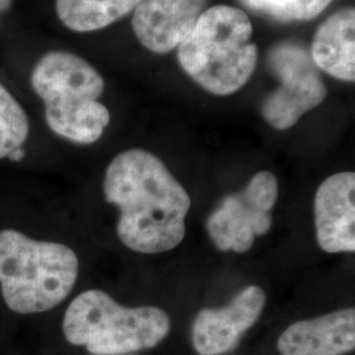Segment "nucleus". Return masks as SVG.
<instances>
[{
    "label": "nucleus",
    "instance_id": "1",
    "mask_svg": "<svg viewBox=\"0 0 355 355\" xmlns=\"http://www.w3.org/2000/svg\"><path fill=\"white\" fill-rule=\"evenodd\" d=\"M103 190L105 200L120 209L117 236L130 250L165 253L183 241L190 195L152 153L117 154L107 167Z\"/></svg>",
    "mask_w": 355,
    "mask_h": 355
},
{
    "label": "nucleus",
    "instance_id": "2",
    "mask_svg": "<svg viewBox=\"0 0 355 355\" xmlns=\"http://www.w3.org/2000/svg\"><path fill=\"white\" fill-rule=\"evenodd\" d=\"M31 86L44 103L46 124L57 136L79 145L102 137L111 114L99 102L105 82L89 61L71 51H48L33 66Z\"/></svg>",
    "mask_w": 355,
    "mask_h": 355
},
{
    "label": "nucleus",
    "instance_id": "3",
    "mask_svg": "<svg viewBox=\"0 0 355 355\" xmlns=\"http://www.w3.org/2000/svg\"><path fill=\"white\" fill-rule=\"evenodd\" d=\"M252 37L253 24L246 13L230 6H215L200 15L178 46V61L202 89L228 96L249 82L257 67L258 46Z\"/></svg>",
    "mask_w": 355,
    "mask_h": 355
},
{
    "label": "nucleus",
    "instance_id": "4",
    "mask_svg": "<svg viewBox=\"0 0 355 355\" xmlns=\"http://www.w3.org/2000/svg\"><path fill=\"white\" fill-rule=\"evenodd\" d=\"M78 271V257L64 243L36 241L13 229L0 232V290L13 312L33 315L61 304Z\"/></svg>",
    "mask_w": 355,
    "mask_h": 355
},
{
    "label": "nucleus",
    "instance_id": "5",
    "mask_svg": "<svg viewBox=\"0 0 355 355\" xmlns=\"http://www.w3.org/2000/svg\"><path fill=\"white\" fill-rule=\"evenodd\" d=\"M62 330L69 343L92 355H127L162 343L170 318L161 308H127L105 292L89 290L67 306Z\"/></svg>",
    "mask_w": 355,
    "mask_h": 355
},
{
    "label": "nucleus",
    "instance_id": "6",
    "mask_svg": "<svg viewBox=\"0 0 355 355\" xmlns=\"http://www.w3.org/2000/svg\"><path fill=\"white\" fill-rule=\"evenodd\" d=\"M267 64L280 86L263 101L261 114L274 129L287 130L324 102L328 89L309 51L296 42L283 41L272 46Z\"/></svg>",
    "mask_w": 355,
    "mask_h": 355
},
{
    "label": "nucleus",
    "instance_id": "7",
    "mask_svg": "<svg viewBox=\"0 0 355 355\" xmlns=\"http://www.w3.org/2000/svg\"><path fill=\"white\" fill-rule=\"evenodd\" d=\"M266 293L249 286L221 309H203L192 327V343L200 355H221L237 347L242 336L263 312Z\"/></svg>",
    "mask_w": 355,
    "mask_h": 355
},
{
    "label": "nucleus",
    "instance_id": "8",
    "mask_svg": "<svg viewBox=\"0 0 355 355\" xmlns=\"http://www.w3.org/2000/svg\"><path fill=\"white\" fill-rule=\"evenodd\" d=\"M208 0H142L132 16L141 45L155 54L178 48L207 10Z\"/></svg>",
    "mask_w": 355,
    "mask_h": 355
},
{
    "label": "nucleus",
    "instance_id": "9",
    "mask_svg": "<svg viewBox=\"0 0 355 355\" xmlns=\"http://www.w3.org/2000/svg\"><path fill=\"white\" fill-rule=\"evenodd\" d=\"M315 225L324 252L354 253V173L334 174L320 184L315 196Z\"/></svg>",
    "mask_w": 355,
    "mask_h": 355
},
{
    "label": "nucleus",
    "instance_id": "10",
    "mask_svg": "<svg viewBox=\"0 0 355 355\" xmlns=\"http://www.w3.org/2000/svg\"><path fill=\"white\" fill-rule=\"evenodd\" d=\"M354 347V308L297 321L283 331L278 341L282 355H343Z\"/></svg>",
    "mask_w": 355,
    "mask_h": 355
},
{
    "label": "nucleus",
    "instance_id": "11",
    "mask_svg": "<svg viewBox=\"0 0 355 355\" xmlns=\"http://www.w3.org/2000/svg\"><path fill=\"white\" fill-rule=\"evenodd\" d=\"M272 225L270 212L253 208L241 196H225L207 220V230L216 248L221 252L246 253L257 236H263Z\"/></svg>",
    "mask_w": 355,
    "mask_h": 355
},
{
    "label": "nucleus",
    "instance_id": "12",
    "mask_svg": "<svg viewBox=\"0 0 355 355\" xmlns=\"http://www.w3.org/2000/svg\"><path fill=\"white\" fill-rule=\"evenodd\" d=\"M355 11L346 7L333 13L318 26L311 48L316 67L330 76L355 80Z\"/></svg>",
    "mask_w": 355,
    "mask_h": 355
},
{
    "label": "nucleus",
    "instance_id": "13",
    "mask_svg": "<svg viewBox=\"0 0 355 355\" xmlns=\"http://www.w3.org/2000/svg\"><path fill=\"white\" fill-rule=\"evenodd\" d=\"M142 0H55V13L67 29L89 33L133 12Z\"/></svg>",
    "mask_w": 355,
    "mask_h": 355
},
{
    "label": "nucleus",
    "instance_id": "14",
    "mask_svg": "<svg viewBox=\"0 0 355 355\" xmlns=\"http://www.w3.org/2000/svg\"><path fill=\"white\" fill-rule=\"evenodd\" d=\"M29 136V120L12 92L0 83V159L21 149Z\"/></svg>",
    "mask_w": 355,
    "mask_h": 355
},
{
    "label": "nucleus",
    "instance_id": "15",
    "mask_svg": "<svg viewBox=\"0 0 355 355\" xmlns=\"http://www.w3.org/2000/svg\"><path fill=\"white\" fill-rule=\"evenodd\" d=\"M253 12L270 19L291 23L318 17L333 0H240Z\"/></svg>",
    "mask_w": 355,
    "mask_h": 355
},
{
    "label": "nucleus",
    "instance_id": "16",
    "mask_svg": "<svg viewBox=\"0 0 355 355\" xmlns=\"http://www.w3.org/2000/svg\"><path fill=\"white\" fill-rule=\"evenodd\" d=\"M278 180L274 174L270 171H259L240 193L246 203L255 209L271 212L278 200Z\"/></svg>",
    "mask_w": 355,
    "mask_h": 355
},
{
    "label": "nucleus",
    "instance_id": "17",
    "mask_svg": "<svg viewBox=\"0 0 355 355\" xmlns=\"http://www.w3.org/2000/svg\"><path fill=\"white\" fill-rule=\"evenodd\" d=\"M12 1L13 0H0V16L11 8Z\"/></svg>",
    "mask_w": 355,
    "mask_h": 355
},
{
    "label": "nucleus",
    "instance_id": "18",
    "mask_svg": "<svg viewBox=\"0 0 355 355\" xmlns=\"http://www.w3.org/2000/svg\"><path fill=\"white\" fill-rule=\"evenodd\" d=\"M23 157H24V152H23L21 149H19V150L13 152L12 154L10 155V159H12V161H20Z\"/></svg>",
    "mask_w": 355,
    "mask_h": 355
}]
</instances>
